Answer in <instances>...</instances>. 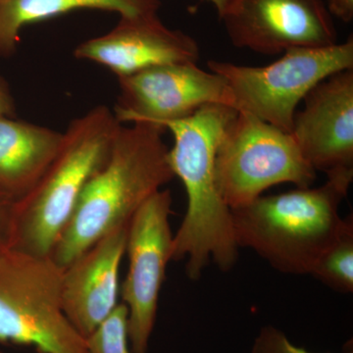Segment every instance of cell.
<instances>
[{"mask_svg": "<svg viewBox=\"0 0 353 353\" xmlns=\"http://www.w3.org/2000/svg\"><path fill=\"white\" fill-rule=\"evenodd\" d=\"M74 55L101 64L120 78L157 65L196 63L201 51L194 38L169 29L157 14H152L121 16L110 32L79 44Z\"/></svg>", "mask_w": 353, "mask_h": 353, "instance_id": "12", "label": "cell"}, {"mask_svg": "<svg viewBox=\"0 0 353 353\" xmlns=\"http://www.w3.org/2000/svg\"><path fill=\"white\" fill-rule=\"evenodd\" d=\"M219 17L236 48L260 54L338 43L323 0H230Z\"/></svg>", "mask_w": 353, "mask_h": 353, "instance_id": "10", "label": "cell"}, {"mask_svg": "<svg viewBox=\"0 0 353 353\" xmlns=\"http://www.w3.org/2000/svg\"><path fill=\"white\" fill-rule=\"evenodd\" d=\"M303 101L290 134L304 158L325 174L353 168V69L317 83Z\"/></svg>", "mask_w": 353, "mask_h": 353, "instance_id": "11", "label": "cell"}, {"mask_svg": "<svg viewBox=\"0 0 353 353\" xmlns=\"http://www.w3.org/2000/svg\"><path fill=\"white\" fill-rule=\"evenodd\" d=\"M328 11L331 15L345 23L353 19V0H329Z\"/></svg>", "mask_w": 353, "mask_h": 353, "instance_id": "20", "label": "cell"}, {"mask_svg": "<svg viewBox=\"0 0 353 353\" xmlns=\"http://www.w3.org/2000/svg\"><path fill=\"white\" fill-rule=\"evenodd\" d=\"M171 214V192L160 190L138 209L128 228L129 270L121 296L128 309L132 353H148L154 329L165 272L172 260Z\"/></svg>", "mask_w": 353, "mask_h": 353, "instance_id": "8", "label": "cell"}, {"mask_svg": "<svg viewBox=\"0 0 353 353\" xmlns=\"http://www.w3.org/2000/svg\"><path fill=\"white\" fill-rule=\"evenodd\" d=\"M336 292H353V220L347 218L345 228L313 267L310 273Z\"/></svg>", "mask_w": 353, "mask_h": 353, "instance_id": "16", "label": "cell"}, {"mask_svg": "<svg viewBox=\"0 0 353 353\" xmlns=\"http://www.w3.org/2000/svg\"><path fill=\"white\" fill-rule=\"evenodd\" d=\"M128 228L113 230L62 271V307L83 338L94 333L119 304L118 276Z\"/></svg>", "mask_w": 353, "mask_h": 353, "instance_id": "13", "label": "cell"}, {"mask_svg": "<svg viewBox=\"0 0 353 353\" xmlns=\"http://www.w3.org/2000/svg\"><path fill=\"white\" fill-rule=\"evenodd\" d=\"M208 67L226 81L236 111L290 132L297 106L308 92L329 76L353 69V39L327 48H294L263 67L218 60H209Z\"/></svg>", "mask_w": 353, "mask_h": 353, "instance_id": "6", "label": "cell"}, {"mask_svg": "<svg viewBox=\"0 0 353 353\" xmlns=\"http://www.w3.org/2000/svg\"><path fill=\"white\" fill-rule=\"evenodd\" d=\"M85 341L90 353H132L128 334L126 305L118 304Z\"/></svg>", "mask_w": 353, "mask_h": 353, "instance_id": "17", "label": "cell"}, {"mask_svg": "<svg viewBox=\"0 0 353 353\" xmlns=\"http://www.w3.org/2000/svg\"><path fill=\"white\" fill-rule=\"evenodd\" d=\"M118 83L119 95L113 112L121 124L150 123L162 127L209 104L234 108L225 79L194 62L157 65L120 77Z\"/></svg>", "mask_w": 353, "mask_h": 353, "instance_id": "9", "label": "cell"}, {"mask_svg": "<svg viewBox=\"0 0 353 353\" xmlns=\"http://www.w3.org/2000/svg\"><path fill=\"white\" fill-rule=\"evenodd\" d=\"M1 1H2V0H0V2H1Z\"/></svg>", "mask_w": 353, "mask_h": 353, "instance_id": "23", "label": "cell"}, {"mask_svg": "<svg viewBox=\"0 0 353 353\" xmlns=\"http://www.w3.org/2000/svg\"><path fill=\"white\" fill-rule=\"evenodd\" d=\"M326 175L327 182L315 189L261 196L231 210L236 246L254 250L282 273L310 275L347 222L339 210L352 185L353 168Z\"/></svg>", "mask_w": 353, "mask_h": 353, "instance_id": "3", "label": "cell"}, {"mask_svg": "<svg viewBox=\"0 0 353 353\" xmlns=\"http://www.w3.org/2000/svg\"><path fill=\"white\" fill-rule=\"evenodd\" d=\"M215 171L221 196L231 210L248 205L273 185L290 183L303 189L316 179L290 132L243 111L221 139Z\"/></svg>", "mask_w": 353, "mask_h": 353, "instance_id": "7", "label": "cell"}, {"mask_svg": "<svg viewBox=\"0 0 353 353\" xmlns=\"http://www.w3.org/2000/svg\"><path fill=\"white\" fill-rule=\"evenodd\" d=\"M252 353H311L297 347L282 331L273 326H265L253 343Z\"/></svg>", "mask_w": 353, "mask_h": 353, "instance_id": "18", "label": "cell"}, {"mask_svg": "<svg viewBox=\"0 0 353 353\" xmlns=\"http://www.w3.org/2000/svg\"><path fill=\"white\" fill-rule=\"evenodd\" d=\"M15 102L8 83L0 77V117H15Z\"/></svg>", "mask_w": 353, "mask_h": 353, "instance_id": "21", "label": "cell"}, {"mask_svg": "<svg viewBox=\"0 0 353 353\" xmlns=\"http://www.w3.org/2000/svg\"><path fill=\"white\" fill-rule=\"evenodd\" d=\"M120 125L104 105L70 123L52 163L31 192L14 203L9 248L50 257L88 181L105 163Z\"/></svg>", "mask_w": 353, "mask_h": 353, "instance_id": "4", "label": "cell"}, {"mask_svg": "<svg viewBox=\"0 0 353 353\" xmlns=\"http://www.w3.org/2000/svg\"><path fill=\"white\" fill-rule=\"evenodd\" d=\"M208 1L211 2L215 6V8L217 9L218 15L220 16L221 14L224 12L230 0H208Z\"/></svg>", "mask_w": 353, "mask_h": 353, "instance_id": "22", "label": "cell"}, {"mask_svg": "<svg viewBox=\"0 0 353 353\" xmlns=\"http://www.w3.org/2000/svg\"><path fill=\"white\" fill-rule=\"evenodd\" d=\"M14 203L15 201L0 192V252L10 245Z\"/></svg>", "mask_w": 353, "mask_h": 353, "instance_id": "19", "label": "cell"}, {"mask_svg": "<svg viewBox=\"0 0 353 353\" xmlns=\"http://www.w3.org/2000/svg\"><path fill=\"white\" fill-rule=\"evenodd\" d=\"M62 269L51 257L0 252V343L39 353H90L62 307Z\"/></svg>", "mask_w": 353, "mask_h": 353, "instance_id": "5", "label": "cell"}, {"mask_svg": "<svg viewBox=\"0 0 353 353\" xmlns=\"http://www.w3.org/2000/svg\"><path fill=\"white\" fill-rule=\"evenodd\" d=\"M63 132L14 117H0V192L27 196L57 157Z\"/></svg>", "mask_w": 353, "mask_h": 353, "instance_id": "14", "label": "cell"}, {"mask_svg": "<svg viewBox=\"0 0 353 353\" xmlns=\"http://www.w3.org/2000/svg\"><path fill=\"white\" fill-rule=\"evenodd\" d=\"M160 0H2L0 2V58L16 50L25 26L77 10L101 9L123 17L157 14Z\"/></svg>", "mask_w": 353, "mask_h": 353, "instance_id": "15", "label": "cell"}, {"mask_svg": "<svg viewBox=\"0 0 353 353\" xmlns=\"http://www.w3.org/2000/svg\"><path fill=\"white\" fill-rule=\"evenodd\" d=\"M166 130L150 123L121 124L110 152L83 189L51 259L62 270L132 216L174 178L165 145Z\"/></svg>", "mask_w": 353, "mask_h": 353, "instance_id": "2", "label": "cell"}, {"mask_svg": "<svg viewBox=\"0 0 353 353\" xmlns=\"http://www.w3.org/2000/svg\"><path fill=\"white\" fill-rule=\"evenodd\" d=\"M236 112L231 106L209 104L162 124L173 134L168 161L188 196L187 212L174 236L172 260H187L190 280H199L211 261L228 271L238 259L231 209L221 196L215 171L218 145Z\"/></svg>", "mask_w": 353, "mask_h": 353, "instance_id": "1", "label": "cell"}]
</instances>
